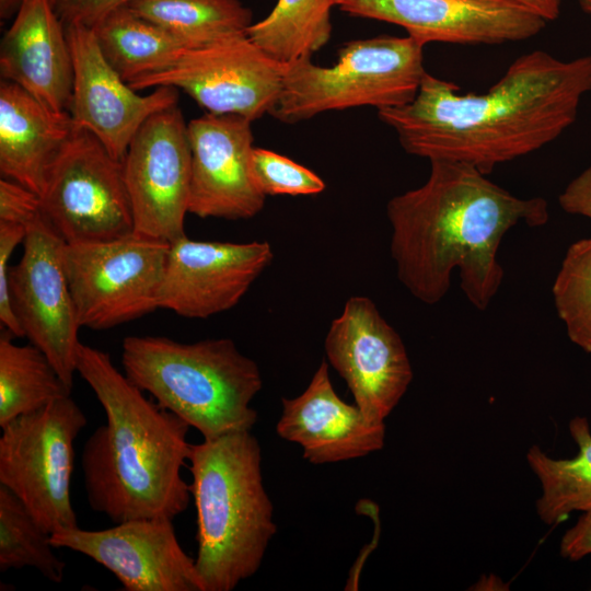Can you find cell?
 I'll return each mask as SVG.
<instances>
[{
    "label": "cell",
    "mask_w": 591,
    "mask_h": 591,
    "mask_svg": "<svg viewBox=\"0 0 591 591\" xmlns=\"http://www.w3.org/2000/svg\"><path fill=\"white\" fill-rule=\"evenodd\" d=\"M552 292L568 338L591 355V237L569 245Z\"/></svg>",
    "instance_id": "obj_28"
},
{
    "label": "cell",
    "mask_w": 591,
    "mask_h": 591,
    "mask_svg": "<svg viewBox=\"0 0 591 591\" xmlns=\"http://www.w3.org/2000/svg\"><path fill=\"white\" fill-rule=\"evenodd\" d=\"M74 125L68 111L55 112L20 85L0 83V173L42 195L55 158Z\"/></svg>",
    "instance_id": "obj_21"
},
{
    "label": "cell",
    "mask_w": 591,
    "mask_h": 591,
    "mask_svg": "<svg viewBox=\"0 0 591 591\" xmlns=\"http://www.w3.org/2000/svg\"><path fill=\"white\" fill-rule=\"evenodd\" d=\"M578 447L571 459H554L538 445H531L525 459L541 485L535 509L542 522L556 525L572 512L591 511V429L586 417L576 416L568 425Z\"/></svg>",
    "instance_id": "obj_22"
},
{
    "label": "cell",
    "mask_w": 591,
    "mask_h": 591,
    "mask_svg": "<svg viewBox=\"0 0 591 591\" xmlns=\"http://www.w3.org/2000/svg\"><path fill=\"white\" fill-rule=\"evenodd\" d=\"M591 92V55L560 60L544 50L517 58L485 93L424 77L415 99L378 111L412 155L470 164L487 175L557 139Z\"/></svg>",
    "instance_id": "obj_1"
},
{
    "label": "cell",
    "mask_w": 591,
    "mask_h": 591,
    "mask_svg": "<svg viewBox=\"0 0 591 591\" xmlns=\"http://www.w3.org/2000/svg\"><path fill=\"white\" fill-rule=\"evenodd\" d=\"M283 71L285 63L241 33L181 50L157 70L127 83L138 92L172 86L189 95L206 113L239 115L253 121L271 113Z\"/></svg>",
    "instance_id": "obj_9"
},
{
    "label": "cell",
    "mask_w": 591,
    "mask_h": 591,
    "mask_svg": "<svg viewBox=\"0 0 591 591\" xmlns=\"http://www.w3.org/2000/svg\"><path fill=\"white\" fill-rule=\"evenodd\" d=\"M188 463L196 569L204 591H231L257 572L277 532L262 448L251 430L233 432L192 444Z\"/></svg>",
    "instance_id": "obj_4"
},
{
    "label": "cell",
    "mask_w": 591,
    "mask_h": 591,
    "mask_svg": "<svg viewBox=\"0 0 591 591\" xmlns=\"http://www.w3.org/2000/svg\"><path fill=\"white\" fill-rule=\"evenodd\" d=\"M53 548L50 534L10 489L0 485V571L28 566L46 579L61 582L66 564Z\"/></svg>",
    "instance_id": "obj_27"
},
{
    "label": "cell",
    "mask_w": 591,
    "mask_h": 591,
    "mask_svg": "<svg viewBox=\"0 0 591 591\" xmlns=\"http://www.w3.org/2000/svg\"><path fill=\"white\" fill-rule=\"evenodd\" d=\"M391 255L401 283L420 302H440L459 270L460 288L477 310L488 308L503 280L498 251L519 223L543 227L549 220L543 197L520 198L476 167L430 161L420 187L391 198Z\"/></svg>",
    "instance_id": "obj_2"
},
{
    "label": "cell",
    "mask_w": 591,
    "mask_h": 591,
    "mask_svg": "<svg viewBox=\"0 0 591 591\" xmlns=\"http://www.w3.org/2000/svg\"><path fill=\"white\" fill-rule=\"evenodd\" d=\"M251 174L257 188L265 195H316L326 185L310 169L271 150L255 148L251 155Z\"/></svg>",
    "instance_id": "obj_29"
},
{
    "label": "cell",
    "mask_w": 591,
    "mask_h": 591,
    "mask_svg": "<svg viewBox=\"0 0 591 591\" xmlns=\"http://www.w3.org/2000/svg\"><path fill=\"white\" fill-rule=\"evenodd\" d=\"M537 12L547 22L556 20L564 0H514Z\"/></svg>",
    "instance_id": "obj_35"
},
{
    "label": "cell",
    "mask_w": 591,
    "mask_h": 591,
    "mask_svg": "<svg viewBox=\"0 0 591 591\" xmlns=\"http://www.w3.org/2000/svg\"><path fill=\"white\" fill-rule=\"evenodd\" d=\"M50 542L90 557L126 591H204L171 519H134L100 531L77 526L50 534Z\"/></svg>",
    "instance_id": "obj_15"
},
{
    "label": "cell",
    "mask_w": 591,
    "mask_h": 591,
    "mask_svg": "<svg viewBox=\"0 0 591 591\" xmlns=\"http://www.w3.org/2000/svg\"><path fill=\"white\" fill-rule=\"evenodd\" d=\"M25 234V225L0 222V322L7 332L16 337H22L23 333L10 302L9 262L15 247L23 243Z\"/></svg>",
    "instance_id": "obj_30"
},
{
    "label": "cell",
    "mask_w": 591,
    "mask_h": 591,
    "mask_svg": "<svg viewBox=\"0 0 591 591\" xmlns=\"http://www.w3.org/2000/svg\"><path fill=\"white\" fill-rule=\"evenodd\" d=\"M85 426L82 409L71 396H65L1 427L0 485L49 534L78 526L70 482L74 441Z\"/></svg>",
    "instance_id": "obj_7"
},
{
    "label": "cell",
    "mask_w": 591,
    "mask_h": 591,
    "mask_svg": "<svg viewBox=\"0 0 591 591\" xmlns=\"http://www.w3.org/2000/svg\"><path fill=\"white\" fill-rule=\"evenodd\" d=\"M424 45L410 36L355 39L338 50L331 67L311 56L285 63L282 88L270 115L297 124L328 111L373 106L378 111L410 103L427 71Z\"/></svg>",
    "instance_id": "obj_6"
},
{
    "label": "cell",
    "mask_w": 591,
    "mask_h": 591,
    "mask_svg": "<svg viewBox=\"0 0 591 591\" xmlns=\"http://www.w3.org/2000/svg\"><path fill=\"white\" fill-rule=\"evenodd\" d=\"M170 243L136 232L66 244L65 270L81 327L113 328L159 309Z\"/></svg>",
    "instance_id": "obj_8"
},
{
    "label": "cell",
    "mask_w": 591,
    "mask_h": 591,
    "mask_svg": "<svg viewBox=\"0 0 591 591\" xmlns=\"http://www.w3.org/2000/svg\"><path fill=\"white\" fill-rule=\"evenodd\" d=\"M121 363L127 378L204 439L252 430L251 406L263 387L257 363L230 338L185 344L163 336H127Z\"/></svg>",
    "instance_id": "obj_5"
},
{
    "label": "cell",
    "mask_w": 591,
    "mask_h": 591,
    "mask_svg": "<svg viewBox=\"0 0 591 591\" xmlns=\"http://www.w3.org/2000/svg\"><path fill=\"white\" fill-rule=\"evenodd\" d=\"M53 3L55 0H51ZM23 0H0V13L2 18H9L12 13H16Z\"/></svg>",
    "instance_id": "obj_36"
},
{
    "label": "cell",
    "mask_w": 591,
    "mask_h": 591,
    "mask_svg": "<svg viewBox=\"0 0 591 591\" xmlns=\"http://www.w3.org/2000/svg\"><path fill=\"white\" fill-rule=\"evenodd\" d=\"M0 73L46 107L68 111L72 55L66 26L51 0H23L1 39Z\"/></svg>",
    "instance_id": "obj_20"
},
{
    "label": "cell",
    "mask_w": 591,
    "mask_h": 591,
    "mask_svg": "<svg viewBox=\"0 0 591 591\" xmlns=\"http://www.w3.org/2000/svg\"><path fill=\"white\" fill-rule=\"evenodd\" d=\"M563 558L578 561L591 554V511L582 512L577 522L560 538Z\"/></svg>",
    "instance_id": "obj_34"
},
{
    "label": "cell",
    "mask_w": 591,
    "mask_h": 591,
    "mask_svg": "<svg viewBox=\"0 0 591 591\" xmlns=\"http://www.w3.org/2000/svg\"><path fill=\"white\" fill-rule=\"evenodd\" d=\"M564 211L591 220V164L565 187L558 196Z\"/></svg>",
    "instance_id": "obj_33"
},
{
    "label": "cell",
    "mask_w": 591,
    "mask_h": 591,
    "mask_svg": "<svg viewBox=\"0 0 591 591\" xmlns=\"http://www.w3.org/2000/svg\"><path fill=\"white\" fill-rule=\"evenodd\" d=\"M130 0H55L54 8L65 25L80 24L93 28L108 13Z\"/></svg>",
    "instance_id": "obj_32"
},
{
    "label": "cell",
    "mask_w": 591,
    "mask_h": 591,
    "mask_svg": "<svg viewBox=\"0 0 591 591\" xmlns=\"http://www.w3.org/2000/svg\"><path fill=\"white\" fill-rule=\"evenodd\" d=\"M43 212L66 244L107 241L134 232L123 161L85 129H73L55 158Z\"/></svg>",
    "instance_id": "obj_10"
},
{
    "label": "cell",
    "mask_w": 591,
    "mask_h": 591,
    "mask_svg": "<svg viewBox=\"0 0 591 591\" xmlns=\"http://www.w3.org/2000/svg\"><path fill=\"white\" fill-rule=\"evenodd\" d=\"M73 62V85L68 112L76 128L94 135L109 153L123 161L130 141L153 114L177 105L172 86L140 94L105 59L94 30L67 24Z\"/></svg>",
    "instance_id": "obj_16"
},
{
    "label": "cell",
    "mask_w": 591,
    "mask_h": 591,
    "mask_svg": "<svg viewBox=\"0 0 591 591\" xmlns=\"http://www.w3.org/2000/svg\"><path fill=\"white\" fill-rule=\"evenodd\" d=\"M332 0H278L246 34L274 59L288 63L323 48L332 35Z\"/></svg>",
    "instance_id": "obj_25"
},
{
    "label": "cell",
    "mask_w": 591,
    "mask_h": 591,
    "mask_svg": "<svg viewBox=\"0 0 591 591\" xmlns=\"http://www.w3.org/2000/svg\"><path fill=\"white\" fill-rule=\"evenodd\" d=\"M42 211L39 195L11 179L0 181V222L27 227Z\"/></svg>",
    "instance_id": "obj_31"
},
{
    "label": "cell",
    "mask_w": 591,
    "mask_h": 591,
    "mask_svg": "<svg viewBox=\"0 0 591 591\" xmlns=\"http://www.w3.org/2000/svg\"><path fill=\"white\" fill-rule=\"evenodd\" d=\"M22 244L23 254L8 275L12 310L23 336L72 389L81 325L65 270L66 242L42 211L27 224Z\"/></svg>",
    "instance_id": "obj_11"
},
{
    "label": "cell",
    "mask_w": 591,
    "mask_h": 591,
    "mask_svg": "<svg viewBox=\"0 0 591 591\" xmlns=\"http://www.w3.org/2000/svg\"><path fill=\"white\" fill-rule=\"evenodd\" d=\"M266 242L196 241L170 243L159 309L188 318H207L234 308L271 264Z\"/></svg>",
    "instance_id": "obj_17"
},
{
    "label": "cell",
    "mask_w": 591,
    "mask_h": 591,
    "mask_svg": "<svg viewBox=\"0 0 591 591\" xmlns=\"http://www.w3.org/2000/svg\"><path fill=\"white\" fill-rule=\"evenodd\" d=\"M77 373L96 395L106 422L88 438L81 468L88 502L113 523L171 519L184 512L190 485L182 476L190 426L144 396L109 355L79 344Z\"/></svg>",
    "instance_id": "obj_3"
},
{
    "label": "cell",
    "mask_w": 591,
    "mask_h": 591,
    "mask_svg": "<svg viewBox=\"0 0 591 591\" xmlns=\"http://www.w3.org/2000/svg\"><path fill=\"white\" fill-rule=\"evenodd\" d=\"M134 232L165 242L185 234L190 187L187 124L177 105L150 116L123 159Z\"/></svg>",
    "instance_id": "obj_12"
},
{
    "label": "cell",
    "mask_w": 591,
    "mask_h": 591,
    "mask_svg": "<svg viewBox=\"0 0 591 591\" xmlns=\"http://www.w3.org/2000/svg\"><path fill=\"white\" fill-rule=\"evenodd\" d=\"M328 368L323 360L300 395L282 398L276 425L278 436L299 444L303 457L315 465L363 457L385 443V424L369 421L356 404L343 401Z\"/></svg>",
    "instance_id": "obj_19"
},
{
    "label": "cell",
    "mask_w": 591,
    "mask_h": 591,
    "mask_svg": "<svg viewBox=\"0 0 591 591\" xmlns=\"http://www.w3.org/2000/svg\"><path fill=\"white\" fill-rule=\"evenodd\" d=\"M71 391L38 347L16 345L8 334L0 337V427Z\"/></svg>",
    "instance_id": "obj_24"
},
{
    "label": "cell",
    "mask_w": 591,
    "mask_h": 591,
    "mask_svg": "<svg viewBox=\"0 0 591 591\" xmlns=\"http://www.w3.org/2000/svg\"><path fill=\"white\" fill-rule=\"evenodd\" d=\"M252 121L206 113L187 124L190 147L188 213L199 218L251 219L266 196L251 174Z\"/></svg>",
    "instance_id": "obj_18"
},
{
    "label": "cell",
    "mask_w": 591,
    "mask_h": 591,
    "mask_svg": "<svg viewBox=\"0 0 591 591\" xmlns=\"http://www.w3.org/2000/svg\"><path fill=\"white\" fill-rule=\"evenodd\" d=\"M93 30L105 59L126 82L157 70L181 50L196 47L127 5L108 13Z\"/></svg>",
    "instance_id": "obj_23"
},
{
    "label": "cell",
    "mask_w": 591,
    "mask_h": 591,
    "mask_svg": "<svg viewBox=\"0 0 591 591\" xmlns=\"http://www.w3.org/2000/svg\"><path fill=\"white\" fill-rule=\"evenodd\" d=\"M126 5L195 46L246 33L253 24L252 11L240 0H130Z\"/></svg>",
    "instance_id": "obj_26"
},
{
    "label": "cell",
    "mask_w": 591,
    "mask_h": 591,
    "mask_svg": "<svg viewBox=\"0 0 591 591\" xmlns=\"http://www.w3.org/2000/svg\"><path fill=\"white\" fill-rule=\"evenodd\" d=\"M578 3L583 12L591 15V0H578Z\"/></svg>",
    "instance_id": "obj_37"
},
{
    "label": "cell",
    "mask_w": 591,
    "mask_h": 591,
    "mask_svg": "<svg viewBox=\"0 0 591 591\" xmlns=\"http://www.w3.org/2000/svg\"><path fill=\"white\" fill-rule=\"evenodd\" d=\"M328 363L371 422H384L413 381L402 337L364 296L350 297L324 341Z\"/></svg>",
    "instance_id": "obj_13"
},
{
    "label": "cell",
    "mask_w": 591,
    "mask_h": 591,
    "mask_svg": "<svg viewBox=\"0 0 591 591\" xmlns=\"http://www.w3.org/2000/svg\"><path fill=\"white\" fill-rule=\"evenodd\" d=\"M356 18L402 26L424 46L429 43L496 45L526 40L546 20L514 0H332Z\"/></svg>",
    "instance_id": "obj_14"
}]
</instances>
